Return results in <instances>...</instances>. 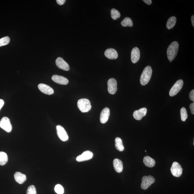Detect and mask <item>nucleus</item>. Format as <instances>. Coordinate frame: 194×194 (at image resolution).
Masks as SVG:
<instances>
[{
	"mask_svg": "<svg viewBox=\"0 0 194 194\" xmlns=\"http://www.w3.org/2000/svg\"><path fill=\"white\" fill-rule=\"evenodd\" d=\"M179 46V44L176 41L172 42L169 46L167 51V55L170 62L174 60L177 55Z\"/></svg>",
	"mask_w": 194,
	"mask_h": 194,
	"instance_id": "obj_1",
	"label": "nucleus"
},
{
	"mask_svg": "<svg viewBox=\"0 0 194 194\" xmlns=\"http://www.w3.org/2000/svg\"><path fill=\"white\" fill-rule=\"evenodd\" d=\"M152 71L150 66H147L143 70L140 77V83L142 86H145L150 81L152 76Z\"/></svg>",
	"mask_w": 194,
	"mask_h": 194,
	"instance_id": "obj_2",
	"label": "nucleus"
},
{
	"mask_svg": "<svg viewBox=\"0 0 194 194\" xmlns=\"http://www.w3.org/2000/svg\"><path fill=\"white\" fill-rule=\"evenodd\" d=\"M147 109L146 108H143L139 110H135L134 112L133 116L134 118L137 120H141L147 114Z\"/></svg>",
	"mask_w": 194,
	"mask_h": 194,
	"instance_id": "obj_14",
	"label": "nucleus"
},
{
	"mask_svg": "<svg viewBox=\"0 0 194 194\" xmlns=\"http://www.w3.org/2000/svg\"><path fill=\"white\" fill-rule=\"evenodd\" d=\"M183 81L182 79L176 81L173 86L169 92V95L170 96H175L181 90L183 85Z\"/></svg>",
	"mask_w": 194,
	"mask_h": 194,
	"instance_id": "obj_5",
	"label": "nucleus"
},
{
	"mask_svg": "<svg viewBox=\"0 0 194 194\" xmlns=\"http://www.w3.org/2000/svg\"><path fill=\"white\" fill-rule=\"evenodd\" d=\"M189 97L190 100L192 101H194V90H192L189 94Z\"/></svg>",
	"mask_w": 194,
	"mask_h": 194,
	"instance_id": "obj_30",
	"label": "nucleus"
},
{
	"mask_svg": "<svg viewBox=\"0 0 194 194\" xmlns=\"http://www.w3.org/2000/svg\"><path fill=\"white\" fill-rule=\"evenodd\" d=\"M191 21L192 25L193 27H194V15H192L191 17Z\"/></svg>",
	"mask_w": 194,
	"mask_h": 194,
	"instance_id": "obj_35",
	"label": "nucleus"
},
{
	"mask_svg": "<svg viewBox=\"0 0 194 194\" xmlns=\"http://www.w3.org/2000/svg\"><path fill=\"white\" fill-rule=\"evenodd\" d=\"M113 166L114 169L118 173H120L123 170V162L119 159H115L113 161Z\"/></svg>",
	"mask_w": 194,
	"mask_h": 194,
	"instance_id": "obj_18",
	"label": "nucleus"
},
{
	"mask_svg": "<svg viewBox=\"0 0 194 194\" xmlns=\"http://www.w3.org/2000/svg\"><path fill=\"white\" fill-rule=\"evenodd\" d=\"M140 57V51L137 47L133 48L131 53V60L133 63H135L139 61Z\"/></svg>",
	"mask_w": 194,
	"mask_h": 194,
	"instance_id": "obj_16",
	"label": "nucleus"
},
{
	"mask_svg": "<svg viewBox=\"0 0 194 194\" xmlns=\"http://www.w3.org/2000/svg\"><path fill=\"white\" fill-rule=\"evenodd\" d=\"M108 90L110 94L114 95L117 90V83L116 79L114 78L110 79L108 81Z\"/></svg>",
	"mask_w": 194,
	"mask_h": 194,
	"instance_id": "obj_9",
	"label": "nucleus"
},
{
	"mask_svg": "<svg viewBox=\"0 0 194 194\" xmlns=\"http://www.w3.org/2000/svg\"><path fill=\"white\" fill-rule=\"evenodd\" d=\"M189 107L192 114H194V103H192L190 105Z\"/></svg>",
	"mask_w": 194,
	"mask_h": 194,
	"instance_id": "obj_31",
	"label": "nucleus"
},
{
	"mask_svg": "<svg viewBox=\"0 0 194 194\" xmlns=\"http://www.w3.org/2000/svg\"><path fill=\"white\" fill-rule=\"evenodd\" d=\"M170 171L172 175L175 177H179L182 175L183 169L178 162H174L172 165Z\"/></svg>",
	"mask_w": 194,
	"mask_h": 194,
	"instance_id": "obj_6",
	"label": "nucleus"
},
{
	"mask_svg": "<svg viewBox=\"0 0 194 194\" xmlns=\"http://www.w3.org/2000/svg\"><path fill=\"white\" fill-rule=\"evenodd\" d=\"M15 181L19 184H22L26 180V176L20 172H16L14 174Z\"/></svg>",
	"mask_w": 194,
	"mask_h": 194,
	"instance_id": "obj_19",
	"label": "nucleus"
},
{
	"mask_svg": "<svg viewBox=\"0 0 194 194\" xmlns=\"http://www.w3.org/2000/svg\"><path fill=\"white\" fill-rule=\"evenodd\" d=\"M143 162L146 166L149 168L153 167L155 165V161L154 159L149 156H145L143 158Z\"/></svg>",
	"mask_w": 194,
	"mask_h": 194,
	"instance_id": "obj_20",
	"label": "nucleus"
},
{
	"mask_svg": "<svg viewBox=\"0 0 194 194\" xmlns=\"http://www.w3.org/2000/svg\"><path fill=\"white\" fill-rule=\"evenodd\" d=\"M5 104V102L3 99H0V110H1L4 105Z\"/></svg>",
	"mask_w": 194,
	"mask_h": 194,
	"instance_id": "obj_33",
	"label": "nucleus"
},
{
	"mask_svg": "<svg viewBox=\"0 0 194 194\" xmlns=\"http://www.w3.org/2000/svg\"><path fill=\"white\" fill-rule=\"evenodd\" d=\"M121 24L122 26L127 27L129 26L131 27L133 26V23L132 20L129 17H125L123 20L122 21Z\"/></svg>",
	"mask_w": 194,
	"mask_h": 194,
	"instance_id": "obj_24",
	"label": "nucleus"
},
{
	"mask_svg": "<svg viewBox=\"0 0 194 194\" xmlns=\"http://www.w3.org/2000/svg\"><path fill=\"white\" fill-rule=\"evenodd\" d=\"M10 39L8 36H5L0 39V47L7 45L9 43Z\"/></svg>",
	"mask_w": 194,
	"mask_h": 194,
	"instance_id": "obj_27",
	"label": "nucleus"
},
{
	"mask_svg": "<svg viewBox=\"0 0 194 194\" xmlns=\"http://www.w3.org/2000/svg\"><path fill=\"white\" fill-rule=\"evenodd\" d=\"M180 115L182 121L183 122L185 121L188 118V114L187 110L185 108H182L180 109Z\"/></svg>",
	"mask_w": 194,
	"mask_h": 194,
	"instance_id": "obj_26",
	"label": "nucleus"
},
{
	"mask_svg": "<svg viewBox=\"0 0 194 194\" xmlns=\"http://www.w3.org/2000/svg\"><path fill=\"white\" fill-rule=\"evenodd\" d=\"M110 111L109 108H105L102 110L100 115V122L102 124L105 123L109 118Z\"/></svg>",
	"mask_w": 194,
	"mask_h": 194,
	"instance_id": "obj_13",
	"label": "nucleus"
},
{
	"mask_svg": "<svg viewBox=\"0 0 194 194\" xmlns=\"http://www.w3.org/2000/svg\"><path fill=\"white\" fill-rule=\"evenodd\" d=\"M77 106L79 110L82 112H88L92 109L91 102L86 99H81L78 100Z\"/></svg>",
	"mask_w": 194,
	"mask_h": 194,
	"instance_id": "obj_3",
	"label": "nucleus"
},
{
	"mask_svg": "<svg viewBox=\"0 0 194 194\" xmlns=\"http://www.w3.org/2000/svg\"><path fill=\"white\" fill-rule=\"evenodd\" d=\"M58 4L59 5H62L65 3V0H57L56 1Z\"/></svg>",
	"mask_w": 194,
	"mask_h": 194,
	"instance_id": "obj_32",
	"label": "nucleus"
},
{
	"mask_svg": "<svg viewBox=\"0 0 194 194\" xmlns=\"http://www.w3.org/2000/svg\"><path fill=\"white\" fill-rule=\"evenodd\" d=\"M104 54L106 58L110 59H116L118 57L117 51L113 48L106 49L105 52Z\"/></svg>",
	"mask_w": 194,
	"mask_h": 194,
	"instance_id": "obj_17",
	"label": "nucleus"
},
{
	"mask_svg": "<svg viewBox=\"0 0 194 194\" xmlns=\"http://www.w3.org/2000/svg\"><path fill=\"white\" fill-rule=\"evenodd\" d=\"M143 1L148 5H151L152 2L151 0H143Z\"/></svg>",
	"mask_w": 194,
	"mask_h": 194,
	"instance_id": "obj_34",
	"label": "nucleus"
},
{
	"mask_svg": "<svg viewBox=\"0 0 194 194\" xmlns=\"http://www.w3.org/2000/svg\"><path fill=\"white\" fill-rule=\"evenodd\" d=\"M111 15L112 18L114 20H116L121 17V14L119 11L115 9H112L111 10Z\"/></svg>",
	"mask_w": 194,
	"mask_h": 194,
	"instance_id": "obj_25",
	"label": "nucleus"
},
{
	"mask_svg": "<svg viewBox=\"0 0 194 194\" xmlns=\"http://www.w3.org/2000/svg\"><path fill=\"white\" fill-rule=\"evenodd\" d=\"M8 161V157L6 153L1 151L0 152V165L4 166Z\"/></svg>",
	"mask_w": 194,
	"mask_h": 194,
	"instance_id": "obj_23",
	"label": "nucleus"
},
{
	"mask_svg": "<svg viewBox=\"0 0 194 194\" xmlns=\"http://www.w3.org/2000/svg\"><path fill=\"white\" fill-rule=\"evenodd\" d=\"M176 18L175 17L172 16L168 19L166 24V28L169 30L172 29L175 25L176 23Z\"/></svg>",
	"mask_w": 194,
	"mask_h": 194,
	"instance_id": "obj_22",
	"label": "nucleus"
},
{
	"mask_svg": "<svg viewBox=\"0 0 194 194\" xmlns=\"http://www.w3.org/2000/svg\"><path fill=\"white\" fill-rule=\"evenodd\" d=\"M54 82L62 85H66L69 82V81L65 77L57 75H54L52 78Z\"/></svg>",
	"mask_w": 194,
	"mask_h": 194,
	"instance_id": "obj_15",
	"label": "nucleus"
},
{
	"mask_svg": "<svg viewBox=\"0 0 194 194\" xmlns=\"http://www.w3.org/2000/svg\"><path fill=\"white\" fill-rule=\"evenodd\" d=\"M55 192L58 194H63L64 193V188L62 186L59 184H57L54 188Z\"/></svg>",
	"mask_w": 194,
	"mask_h": 194,
	"instance_id": "obj_28",
	"label": "nucleus"
},
{
	"mask_svg": "<svg viewBox=\"0 0 194 194\" xmlns=\"http://www.w3.org/2000/svg\"><path fill=\"white\" fill-rule=\"evenodd\" d=\"M0 127L7 132H10L12 130V125L9 118L3 117L0 121Z\"/></svg>",
	"mask_w": 194,
	"mask_h": 194,
	"instance_id": "obj_7",
	"label": "nucleus"
},
{
	"mask_svg": "<svg viewBox=\"0 0 194 194\" xmlns=\"http://www.w3.org/2000/svg\"><path fill=\"white\" fill-rule=\"evenodd\" d=\"M55 63L56 65L60 69L65 71H69L70 69L69 64L64 61L62 58L58 57L56 60Z\"/></svg>",
	"mask_w": 194,
	"mask_h": 194,
	"instance_id": "obj_11",
	"label": "nucleus"
},
{
	"mask_svg": "<svg viewBox=\"0 0 194 194\" xmlns=\"http://www.w3.org/2000/svg\"><path fill=\"white\" fill-rule=\"evenodd\" d=\"M39 90L44 94L48 95L53 94L54 93L53 89L48 85L40 83L38 86Z\"/></svg>",
	"mask_w": 194,
	"mask_h": 194,
	"instance_id": "obj_12",
	"label": "nucleus"
},
{
	"mask_svg": "<svg viewBox=\"0 0 194 194\" xmlns=\"http://www.w3.org/2000/svg\"><path fill=\"white\" fill-rule=\"evenodd\" d=\"M115 147L117 150L119 151H123L125 149L123 142L121 138L116 137L115 139Z\"/></svg>",
	"mask_w": 194,
	"mask_h": 194,
	"instance_id": "obj_21",
	"label": "nucleus"
},
{
	"mask_svg": "<svg viewBox=\"0 0 194 194\" xmlns=\"http://www.w3.org/2000/svg\"><path fill=\"white\" fill-rule=\"evenodd\" d=\"M56 129H57L58 136L62 141L65 142L69 140V135L67 132L62 126L61 125H57L56 126Z\"/></svg>",
	"mask_w": 194,
	"mask_h": 194,
	"instance_id": "obj_8",
	"label": "nucleus"
},
{
	"mask_svg": "<svg viewBox=\"0 0 194 194\" xmlns=\"http://www.w3.org/2000/svg\"><path fill=\"white\" fill-rule=\"evenodd\" d=\"M155 181L154 178L152 176H143L142 179L141 189L143 190L147 189L151 184L154 183Z\"/></svg>",
	"mask_w": 194,
	"mask_h": 194,
	"instance_id": "obj_4",
	"label": "nucleus"
},
{
	"mask_svg": "<svg viewBox=\"0 0 194 194\" xmlns=\"http://www.w3.org/2000/svg\"><path fill=\"white\" fill-rule=\"evenodd\" d=\"M93 156V153L92 151H86L83 152L82 154L77 156L76 160L78 162H82L91 159Z\"/></svg>",
	"mask_w": 194,
	"mask_h": 194,
	"instance_id": "obj_10",
	"label": "nucleus"
},
{
	"mask_svg": "<svg viewBox=\"0 0 194 194\" xmlns=\"http://www.w3.org/2000/svg\"><path fill=\"white\" fill-rule=\"evenodd\" d=\"M145 151L146 152V150H145Z\"/></svg>",
	"mask_w": 194,
	"mask_h": 194,
	"instance_id": "obj_36",
	"label": "nucleus"
},
{
	"mask_svg": "<svg viewBox=\"0 0 194 194\" xmlns=\"http://www.w3.org/2000/svg\"><path fill=\"white\" fill-rule=\"evenodd\" d=\"M27 194H36V190L35 186L31 185L29 186L27 190Z\"/></svg>",
	"mask_w": 194,
	"mask_h": 194,
	"instance_id": "obj_29",
	"label": "nucleus"
}]
</instances>
